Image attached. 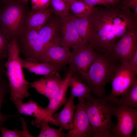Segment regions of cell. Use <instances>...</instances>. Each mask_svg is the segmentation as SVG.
<instances>
[{"mask_svg": "<svg viewBox=\"0 0 137 137\" xmlns=\"http://www.w3.org/2000/svg\"><path fill=\"white\" fill-rule=\"evenodd\" d=\"M92 28L88 44L95 51L109 55L112 46L123 35L137 30V17L117 7H96L89 16Z\"/></svg>", "mask_w": 137, "mask_h": 137, "instance_id": "cell-1", "label": "cell"}, {"mask_svg": "<svg viewBox=\"0 0 137 137\" xmlns=\"http://www.w3.org/2000/svg\"><path fill=\"white\" fill-rule=\"evenodd\" d=\"M86 112L93 137H113L111 130L115 126L111 120L116 106L103 98L89 94L84 98Z\"/></svg>", "mask_w": 137, "mask_h": 137, "instance_id": "cell-2", "label": "cell"}, {"mask_svg": "<svg viewBox=\"0 0 137 137\" xmlns=\"http://www.w3.org/2000/svg\"><path fill=\"white\" fill-rule=\"evenodd\" d=\"M20 54L17 41L13 38L8 44V59L4 65L9 82L10 98L14 103L23 101L30 95L29 82L25 78Z\"/></svg>", "mask_w": 137, "mask_h": 137, "instance_id": "cell-3", "label": "cell"}, {"mask_svg": "<svg viewBox=\"0 0 137 137\" xmlns=\"http://www.w3.org/2000/svg\"><path fill=\"white\" fill-rule=\"evenodd\" d=\"M115 61L109 55L95 51L93 60L82 80L95 97L103 98L107 94L105 87L112 80L117 65Z\"/></svg>", "mask_w": 137, "mask_h": 137, "instance_id": "cell-4", "label": "cell"}, {"mask_svg": "<svg viewBox=\"0 0 137 137\" xmlns=\"http://www.w3.org/2000/svg\"><path fill=\"white\" fill-rule=\"evenodd\" d=\"M137 72L126 64L115 67L112 80L111 92L103 98L114 105L116 99L123 96L137 80Z\"/></svg>", "mask_w": 137, "mask_h": 137, "instance_id": "cell-5", "label": "cell"}, {"mask_svg": "<svg viewBox=\"0 0 137 137\" xmlns=\"http://www.w3.org/2000/svg\"><path fill=\"white\" fill-rule=\"evenodd\" d=\"M71 47L72 49L68 63L73 74L82 81L93 60L95 51L83 42Z\"/></svg>", "mask_w": 137, "mask_h": 137, "instance_id": "cell-6", "label": "cell"}, {"mask_svg": "<svg viewBox=\"0 0 137 137\" xmlns=\"http://www.w3.org/2000/svg\"><path fill=\"white\" fill-rule=\"evenodd\" d=\"M114 115L117 123L112 129L113 137H131L137 126V109L124 106H116Z\"/></svg>", "mask_w": 137, "mask_h": 137, "instance_id": "cell-7", "label": "cell"}, {"mask_svg": "<svg viewBox=\"0 0 137 137\" xmlns=\"http://www.w3.org/2000/svg\"><path fill=\"white\" fill-rule=\"evenodd\" d=\"M21 3L18 1L7 4L1 14L0 22L3 32L6 36H15L21 28L23 16Z\"/></svg>", "mask_w": 137, "mask_h": 137, "instance_id": "cell-8", "label": "cell"}, {"mask_svg": "<svg viewBox=\"0 0 137 137\" xmlns=\"http://www.w3.org/2000/svg\"><path fill=\"white\" fill-rule=\"evenodd\" d=\"M70 48L61 45L59 34L45 47L40 62L48 63L58 70L68 63L71 52Z\"/></svg>", "mask_w": 137, "mask_h": 137, "instance_id": "cell-9", "label": "cell"}, {"mask_svg": "<svg viewBox=\"0 0 137 137\" xmlns=\"http://www.w3.org/2000/svg\"><path fill=\"white\" fill-rule=\"evenodd\" d=\"M137 30L126 34L111 46L108 55L121 64H126L135 49L137 47Z\"/></svg>", "mask_w": 137, "mask_h": 137, "instance_id": "cell-10", "label": "cell"}, {"mask_svg": "<svg viewBox=\"0 0 137 137\" xmlns=\"http://www.w3.org/2000/svg\"><path fill=\"white\" fill-rule=\"evenodd\" d=\"M67 133L68 137L92 136V129L86 112L84 98L79 99L75 105L72 127Z\"/></svg>", "mask_w": 137, "mask_h": 137, "instance_id": "cell-11", "label": "cell"}, {"mask_svg": "<svg viewBox=\"0 0 137 137\" xmlns=\"http://www.w3.org/2000/svg\"><path fill=\"white\" fill-rule=\"evenodd\" d=\"M60 43L64 47H70L82 42L75 26L72 14L60 18Z\"/></svg>", "mask_w": 137, "mask_h": 137, "instance_id": "cell-12", "label": "cell"}, {"mask_svg": "<svg viewBox=\"0 0 137 137\" xmlns=\"http://www.w3.org/2000/svg\"><path fill=\"white\" fill-rule=\"evenodd\" d=\"M58 72L55 74L41 77L39 80L29 83L30 86L39 93L47 97L49 100L56 93L63 82Z\"/></svg>", "mask_w": 137, "mask_h": 137, "instance_id": "cell-13", "label": "cell"}, {"mask_svg": "<svg viewBox=\"0 0 137 137\" xmlns=\"http://www.w3.org/2000/svg\"><path fill=\"white\" fill-rule=\"evenodd\" d=\"M14 104L20 113L35 118V120L31 121V124L37 127H40V123L43 120L46 119L49 121L46 108L38 106L36 102L32 100H29L26 103L20 101Z\"/></svg>", "mask_w": 137, "mask_h": 137, "instance_id": "cell-14", "label": "cell"}, {"mask_svg": "<svg viewBox=\"0 0 137 137\" xmlns=\"http://www.w3.org/2000/svg\"><path fill=\"white\" fill-rule=\"evenodd\" d=\"M73 73L72 71L70 68L68 72L64 78L63 82L59 89L55 95L49 99L48 105L46 108L47 111L48 118L51 123L54 122V120L52 117V115L60 107L65 104L68 99L66 94L69 87V81Z\"/></svg>", "mask_w": 137, "mask_h": 137, "instance_id": "cell-15", "label": "cell"}, {"mask_svg": "<svg viewBox=\"0 0 137 137\" xmlns=\"http://www.w3.org/2000/svg\"><path fill=\"white\" fill-rule=\"evenodd\" d=\"M75 97L70 94L62 110L54 113L52 117L65 130H70L73 126V121L75 110L74 99Z\"/></svg>", "mask_w": 137, "mask_h": 137, "instance_id": "cell-16", "label": "cell"}, {"mask_svg": "<svg viewBox=\"0 0 137 137\" xmlns=\"http://www.w3.org/2000/svg\"><path fill=\"white\" fill-rule=\"evenodd\" d=\"M23 68L29 72L36 75L49 76L54 75L58 72V70L51 64L45 62H37L22 59Z\"/></svg>", "mask_w": 137, "mask_h": 137, "instance_id": "cell-17", "label": "cell"}, {"mask_svg": "<svg viewBox=\"0 0 137 137\" xmlns=\"http://www.w3.org/2000/svg\"><path fill=\"white\" fill-rule=\"evenodd\" d=\"M52 11L48 7L45 9L32 11L27 20V29L39 30L49 18Z\"/></svg>", "mask_w": 137, "mask_h": 137, "instance_id": "cell-18", "label": "cell"}, {"mask_svg": "<svg viewBox=\"0 0 137 137\" xmlns=\"http://www.w3.org/2000/svg\"><path fill=\"white\" fill-rule=\"evenodd\" d=\"M59 20H53L42 27L38 32V37L45 47L59 34Z\"/></svg>", "mask_w": 137, "mask_h": 137, "instance_id": "cell-19", "label": "cell"}, {"mask_svg": "<svg viewBox=\"0 0 137 137\" xmlns=\"http://www.w3.org/2000/svg\"><path fill=\"white\" fill-rule=\"evenodd\" d=\"M72 16L76 29L83 42L88 44L90 37L91 24L89 16L78 17Z\"/></svg>", "mask_w": 137, "mask_h": 137, "instance_id": "cell-20", "label": "cell"}, {"mask_svg": "<svg viewBox=\"0 0 137 137\" xmlns=\"http://www.w3.org/2000/svg\"><path fill=\"white\" fill-rule=\"evenodd\" d=\"M71 95L78 99L84 98L91 92L89 87L76 75L72 74L69 81Z\"/></svg>", "mask_w": 137, "mask_h": 137, "instance_id": "cell-21", "label": "cell"}, {"mask_svg": "<svg viewBox=\"0 0 137 137\" xmlns=\"http://www.w3.org/2000/svg\"><path fill=\"white\" fill-rule=\"evenodd\" d=\"M114 105L137 108V80L123 96L116 99Z\"/></svg>", "mask_w": 137, "mask_h": 137, "instance_id": "cell-22", "label": "cell"}, {"mask_svg": "<svg viewBox=\"0 0 137 137\" xmlns=\"http://www.w3.org/2000/svg\"><path fill=\"white\" fill-rule=\"evenodd\" d=\"M96 7L89 5L79 0H76L70 5V11L73 15L78 17L89 16L94 11Z\"/></svg>", "mask_w": 137, "mask_h": 137, "instance_id": "cell-23", "label": "cell"}, {"mask_svg": "<svg viewBox=\"0 0 137 137\" xmlns=\"http://www.w3.org/2000/svg\"><path fill=\"white\" fill-rule=\"evenodd\" d=\"M49 121L45 119L40 123L41 131L38 137H68L67 133L63 132L62 128L60 127L58 129H54L50 127Z\"/></svg>", "mask_w": 137, "mask_h": 137, "instance_id": "cell-24", "label": "cell"}, {"mask_svg": "<svg viewBox=\"0 0 137 137\" xmlns=\"http://www.w3.org/2000/svg\"><path fill=\"white\" fill-rule=\"evenodd\" d=\"M50 5L52 10L60 18L69 13L70 5L63 0H50Z\"/></svg>", "mask_w": 137, "mask_h": 137, "instance_id": "cell-25", "label": "cell"}, {"mask_svg": "<svg viewBox=\"0 0 137 137\" xmlns=\"http://www.w3.org/2000/svg\"><path fill=\"white\" fill-rule=\"evenodd\" d=\"M1 136L3 137H29V134L27 131L23 128L22 130L16 128L13 130L7 129L3 127H1Z\"/></svg>", "mask_w": 137, "mask_h": 137, "instance_id": "cell-26", "label": "cell"}, {"mask_svg": "<svg viewBox=\"0 0 137 137\" xmlns=\"http://www.w3.org/2000/svg\"><path fill=\"white\" fill-rule=\"evenodd\" d=\"M117 7L123 10L132 9L134 15L137 17V0H122Z\"/></svg>", "mask_w": 137, "mask_h": 137, "instance_id": "cell-27", "label": "cell"}, {"mask_svg": "<svg viewBox=\"0 0 137 137\" xmlns=\"http://www.w3.org/2000/svg\"><path fill=\"white\" fill-rule=\"evenodd\" d=\"M7 87L5 84L2 81H0V127L6 120L13 117L14 115H5L2 114L0 112L1 104L4 101V96L7 92Z\"/></svg>", "mask_w": 137, "mask_h": 137, "instance_id": "cell-28", "label": "cell"}, {"mask_svg": "<svg viewBox=\"0 0 137 137\" xmlns=\"http://www.w3.org/2000/svg\"><path fill=\"white\" fill-rule=\"evenodd\" d=\"M50 0H30L32 11L44 9L50 5Z\"/></svg>", "mask_w": 137, "mask_h": 137, "instance_id": "cell-29", "label": "cell"}, {"mask_svg": "<svg viewBox=\"0 0 137 137\" xmlns=\"http://www.w3.org/2000/svg\"><path fill=\"white\" fill-rule=\"evenodd\" d=\"M6 37L3 32H0V59H1L8 57L9 44H7Z\"/></svg>", "mask_w": 137, "mask_h": 137, "instance_id": "cell-30", "label": "cell"}, {"mask_svg": "<svg viewBox=\"0 0 137 137\" xmlns=\"http://www.w3.org/2000/svg\"><path fill=\"white\" fill-rule=\"evenodd\" d=\"M86 4L92 6L101 5L108 7L111 6L108 0H79Z\"/></svg>", "mask_w": 137, "mask_h": 137, "instance_id": "cell-31", "label": "cell"}, {"mask_svg": "<svg viewBox=\"0 0 137 137\" xmlns=\"http://www.w3.org/2000/svg\"><path fill=\"white\" fill-rule=\"evenodd\" d=\"M126 64L137 72V47L135 49Z\"/></svg>", "mask_w": 137, "mask_h": 137, "instance_id": "cell-32", "label": "cell"}, {"mask_svg": "<svg viewBox=\"0 0 137 137\" xmlns=\"http://www.w3.org/2000/svg\"><path fill=\"white\" fill-rule=\"evenodd\" d=\"M111 6L117 7L120 3L121 0H108Z\"/></svg>", "mask_w": 137, "mask_h": 137, "instance_id": "cell-33", "label": "cell"}, {"mask_svg": "<svg viewBox=\"0 0 137 137\" xmlns=\"http://www.w3.org/2000/svg\"><path fill=\"white\" fill-rule=\"evenodd\" d=\"M68 3L70 5L71 4L76 0H63Z\"/></svg>", "mask_w": 137, "mask_h": 137, "instance_id": "cell-34", "label": "cell"}, {"mask_svg": "<svg viewBox=\"0 0 137 137\" xmlns=\"http://www.w3.org/2000/svg\"><path fill=\"white\" fill-rule=\"evenodd\" d=\"M2 1L5 3L8 4L9 3L13 2L14 0H2Z\"/></svg>", "mask_w": 137, "mask_h": 137, "instance_id": "cell-35", "label": "cell"}, {"mask_svg": "<svg viewBox=\"0 0 137 137\" xmlns=\"http://www.w3.org/2000/svg\"><path fill=\"white\" fill-rule=\"evenodd\" d=\"M28 0H19V2L21 3L26 4L28 3Z\"/></svg>", "mask_w": 137, "mask_h": 137, "instance_id": "cell-36", "label": "cell"}, {"mask_svg": "<svg viewBox=\"0 0 137 137\" xmlns=\"http://www.w3.org/2000/svg\"><path fill=\"white\" fill-rule=\"evenodd\" d=\"M1 66H0V75H1Z\"/></svg>", "mask_w": 137, "mask_h": 137, "instance_id": "cell-37", "label": "cell"}]
</instances>
